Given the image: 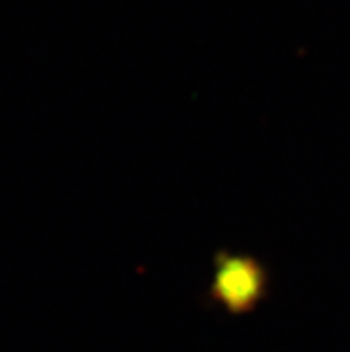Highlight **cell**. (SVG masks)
Masks as SVG:
<instances>
[{"instance_id":"1","label":"cell","mask_w":350,"mask_h":352,"mask_svg":"<svg viewBox=\"0 0 350 352\" xmlns=\"http://www.w3.org/2000/svg\"><path fill=\"white\" fill-rule=\"evenodd\" d=\"M270 270L261 259L245 252L218 250L206 300L231 315H247L270 295Z\"/></svg>"}]
</instances>
